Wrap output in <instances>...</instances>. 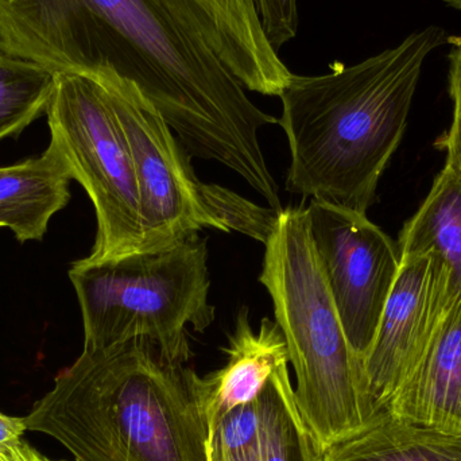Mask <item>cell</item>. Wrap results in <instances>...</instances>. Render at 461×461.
Wrapping results in <instances>:
<instances>
[{"mask_svg":"<svg viewBox=\"0 0 461 461\" xmlns=\"http://www.w3.org/2000/svg\"><path fill=\"white\" fill-rule=\"evenodd\" d=\"M447 40L429 26L359 64L292 73L279 96L292 157L286 191L367 213L408 127L425 59Z\"/></svg>","mask_w":461,"mask_h":461,"instance_id":"obj_1","label":"cell"},{"mask_svg":"<svg viewBox=\"0 0 461 461\" xmlns=\"http://www.w3.org/2000/svg\"><path fill=\"white\" fill-rule=\"evenodd\" d=\"M210 394L207 376L135 339L83 349L23 419L77 461H208Z\"/></svg>","mask_w":461,"mask_h":461,"instance_id":"obj_2","label":"cell"},{"mask_svg":"<svg viewBox=\"0 0 461 461\" xmlns=\"http://www.w3.org/2000/svg\"><path fill=\"white\" fill-rule=\"evenodd\" d=\"M97 22L110 68L159 111L189 157L238 173L282 210L258 134L278 119L263 113L210 46L162 0H77Z\"/></svg>","mask_w":461,"mask_h":461,"instance_id":"obj_3","label":"cell"},{"mask_svg":"<svg viewBox=\"0 0 461 461\" xmlns=\"http://www.w3.org/2000/svg\"><path fill=\"white\" fill-rule=\"evenodd\" d=\"M259 282L286 340L298 409L325 451L381 413L322 276L306 208L279 211L265 241Z\"/></svg>","mask_w":461,"mask_h":461,"instance_id":"obj_4","label":"cell"},{"mask_svg":"<svg viewBox=\"0 0 461 461\" xmlns=\"http://www.w3.org/2000/svg\"><path fill=\"white\" fill-rule=\"evenodd\" d=\"M69 278L80 303L84 349L151 341L169 362L194 357L188 328L215 321L207 238L194 233L159 249L76 260Z\"/></svg>","mask_w":461,"mask_h":461,"instance_id":"obj_5","label":"cell"},{"mask_svg":"<svg viewBox=\"0 0 461 461\" xmlns=\"http://www.w3.org/2000/svg\"><path fill=\"white\" fill-rule=\"evenodd\" d=\"M91 76L107 92L131 151L145 236L142 249H159L204 229L240 232L265 244L276 211L203 183L164 116L132 81L113 70Z\"/></svg>","mask_w":461,"mask_h":461,"instance_id":"obj_6","label":"cell"},{"mask_svg":"<svg viewBox=\"0 0 461 461\" xmlns=\"http://www.w3.org/2000/svg\"><path fill=\"white\" fill-rule=\"evenodd\" d=\"M46 116L50 142L96 212L89 258L140 251L145 236L134 161L107 92L92 76L56 73Z\"/></svg>","mask_w":461,"mask_h":461,"instance_id":"obj_7","label":"cell"},{"mask_svg":"<svg viewBox=\"0 0 461 461\" xmlns=\"http://www.w3.org/2000/svg\"><path fill=\"white\" fill-rule=\"evenodd\" d=\"M306 215L344 332L365 362L400 270V249L367 213L312 199Z\"/></svg>","mask_w":461,"mask_h":461,"instance_id":"obj_8","label":"cell"},{"mask_svg":"<svg viewBox=\"0 0 461 461\" xmlns=\"http://www.w3.org/2000/svg\"><path fill=\"white\" fill-rule=\"evenodd\" d=\"M448 311V279L430 254H401L400 270L363 362L368 395L386 411L401 384L424 357Z\"/></svg>","mask_w":461,"mask_h":461,"instance_id":"obj_9","label":"cell"},{"mask_svg":"<svg viewBox=\"0 0 461 461\" xmlns=\"http://www.w3.org/2000/svg\"><path fill=\"white\" fill-rule=\"evenodd\" d=\"M287 365L251 402L211 419L208 461H322L324 448L298 409Z\"/></svg>","mask_w":461,"mask_h":461,"instance_id":"obj_10","label":"cell"},{"mask_svg":"<svg viewBox=\"0 0 461 461\" xmlns=\"http://www.w3.org/2000/svg\"><path fill=\"white\" fill-rule=\"evenodd\" d=\"M0 50L54 73L111 70L102 29L77 0H0Z\"/></svg>","mask_w":461,"mask_h":461,"instance_id":"obj_11","label":"cell"},{"mask_svg":"<svg viewBox=\"0 0 461 461\" xmlns=\"http://www.w3.org/2000/svg\"><path fill=\"white\" fill-rule=\"evenodd\" d=\"M238 78L266 96H281L292 77L266 40L254 0H162Z\"/></svg>","mask_w":461,"mask_h":461,"instance_id":"obj_12","label":"cell"},{"mask_svg":"<svg viewBox=\"0 0 461 461\" xmlns=\"http://www.w3.org/2000/svg\"><path fill=\"white\" fill-rule=\"evenodd\" d=\"M386 411L420 427L461 436V303L449 306L427 352Z\"/></svg>","mask_w":461,"mask_h":461,"instance_id":"obj_13","label":"cell"},{"mask_svg":"<svg viewBox=\"0 0 461 461\" xmlns=\"http://www.w3.org/2000/svg\"><path fill=\"white\" fill-rule=\"evenodd\" d=\"M72 180L51 142L35 158L0 167V229L13 230L21 243L42 240L53 216L69 203Z\"/></svg>","mask_w":461,"mask_h":461,"instance_id":"obj_14","label":"cell"},{"mask_svg":"<svg viewBox=\"0 0 461 461\" xmlns=\"http://www.w3.org/2000/svg\"><path fill=\"white\" fill-rule=\"evenodd\" d=\"M227 363L208 374L210 420L251 402L262 392L274 371L289 363L286 340L276 320H260L259 330L249 324V309L241 308L229 346Z\"/></svg>","mask_w":461,"mask_h":461,"instance_id":"obj_15","label":"cell"},{"mask_svg":"<svg viewBox=\"0 0 461 461\" xmlns=\"http://www.w3.org/2000/svg\"><path fill=\"white\" fill-rule=\"evenodd\" d=\"M401 254H430L448 279V308L461 303V176L446 164L398 241Z\"/></svg>","mask_w":461,"mask_h":461,"instance_id":"obj_16","label":"cell"},{"mask_svg":"<svg viewBox=\"0 0 461 461\" xmlns=\"http://www.w3.org/2000/svg\"><path fill=\"white\" fill-rule=\"evenodd\" d=\"M322 461H461V436L420 427L384 411L328 447Z\"/></svg>","mask_w":461,"mask_h":461,"instance_id":"obj_17","label":"cell"},{"mask_svg":"<svg viewBox=\"0 0 461 461\" xmlns=\"http://www.w3.org/2000/svg\"><path fill=\"white\" fill-rule=\"evenodd\" d=\"M56 73L0 50V140L16 138L46 113Z\"/></svg>","mask_w":461,"mask_h":461,"instance_id":"obj_18","label":"cell"},{"mask_svg":"<svg viewBox=\"0 0 461 461\" xmlns=\"http://www.w3.org/2000/svg\"><path fill=\"white\" fill-rule=\"evenodd\" d=\"M254 5L266 40L279 53L297 34V0H254Z\"/></svg>","mask_w":461,"mask_h":461,"instance_id":"obj_19","label":"cell"},{"mask_svg":"<svg viewBox=\"0 0 461 461\" xmlns=\"http://www.w3.org/2000/svg\"><path fill=\"white\" fill-rule=\"evenodd\" d=\"M449 95L454 102L452 124L436 146L446 153V164L461 176V41L449 53Z\"/></svg>","mask_w":461,"mask_h":461,"instance_id":"obj_20","label":"cell"},{"mask_svg":"<svg viewBox=\"0 0 461 461\" xmlns=\"http://www.w3.org/2000/svg\"><path fill=\"white\" fill-rule=\"evenodd\" d=\"M0 461H64L51 460L45 455L38 452L34 447L24 443L23 440L18 443L10 444L0 448Z\"/></svg>","mask_w":461,"mask_h":461,"instance_id":"obj_21","label":"cell"},{"mask_svg":"<svg viewBox=\"0 0 461 461\" xmlns=\"http://www.w3.org/2000/svg\"><path fill=\"white\" fill-rule=\"evenodd\" d=\"M26 430L23 417H11L0 411V448L21 441Z\"/></svg>","mask_w":461,"mask_h":461,"instance_id":"obj_22","label":"cell"},{"mask_svg":"<svg viewBox=\"0 0 461 461\" xmlns=\"http://www.w3.org/2000/svg\"><path fill=\"white\" fill-rule=\"evenodd\" d=\"M441 2L446 3L447 5L455 8V10L461 11V0H441Z\"/></svg>","mask_w":461,"mask_h":461,"instance_id":"obj_23","label":"cell"}]
</instances>
